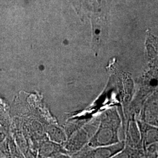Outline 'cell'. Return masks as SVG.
Here are the masks:
<instances>
[{
  "mask_svg": "<svg viewBox=\"0 0 158 158\" xmlns=\"http://www.w3.org/2000/svg\"><path fill=\"white\" fill-rule=\"evenodd\" d=\"M53 158H72V157H70L68 153H61L58 154L56 156H55Z\"/></svg>",
  "mask_w": 158,
  "mask_h": 158,
  "instance_id": "cell-10",
  "label": "cell"
},
{
  "mask_svg": "<svg viewBox=\"0 0 158 158\" xmlns=\"http://www.w3.org/2000/svg\"><path fill=\"white\" fill-rule=\"evenodd\" d=\"M47 134L51 141L60 145L64 143L68 139L63 130L56 125L49 127L47 130Z\"/></svg>",
  "mask_w": 158,
  "mask_h": 158,
  "instance_id": "cell-8",
  "label": "cell"
},
{
  "mask_svg": "<svg viewBox=\"0 0 158 158\" xmlns=\"http://www.w3.org/2000/svg\"><path fill=\"white\" fill-rule=\"evenodd\" d=\"M61 153H68L64 149L60 146V144L51 140L44 141L40 145V158H53Z\"/></svg>",
  "mask_w": 158,
  "mask_h": 158,
  "instance_id": "cell-7",
  "label": "cell"
},
{
  "mask_svg": "<svg viewBox=\"0 0 158 158\" xmlns=\"http://www.w3.org/2000/svg\"><path fill=\"white\" fill-rule=\"evenodd\" d=\"M136 120L141 133L142 149L147 150L153 145L158 143V127Z\"/></svg>",
  "mask_w": 158,
  "mask_h": 158,
  "instance_id": "cell-6",
  "label": "cell"
},
{
  "mask_svg": "<svg viewBox=\"0 0 158 158\" xmlns=\"http://www.w3.org/2000/svg\"><path fill=\"white\" fill-rule=\"evenodd\" d=\"M139 121L158 127V89L147 97L139 110Z\"/></svg>",
  "mask_w": 158,
  "mask_h": 158,
  "instance_id": "cell-4",
  "label": "cell"
},
{
  "mask_svg": "<svg viewBox=\"0 0 158 158\" xmlns=\"http://www.w3.org/2000/svg\"><path fill=\"white\" fill-rule=\"evenodd\" d=\"M121 124V118L116 110L106 111L102 115L96 131L87 145L91 148L105 147L121 141L119 138Z\"/></svg>",
  "mask_w": 158,
  "mask_h": 158,
  "instance_id": "cell-1",
  "label": "cell"
},
{
  "mask_svg": "<svg viewBox=\"0 0 158 158\" xmlns=\"http://www.w3.org/2000/svg\"><path fill=\"white\" fill-rule=\"evenodd\" d=\"M124 141L125 145H128L131 149H142L141 133L134 116H132L128 121Z\"/></svg>",
  "mask_w": 158,
  "mask_h": 158,
  "instance_id": "cell-5",
  "label": "cell"
},
{
  "mask_svg": "<svg viewBox=\"0 0 158 158\" xmlns=\"http://www.w3.org/2000/svg\"><path fill=\"white\" fill-rule=\"evenodd\" d=\"M111 158H131L130 152L125 147L124 149L117 153Z\"/></svg>",
  "mask_w": 158,
  "mask_h": 158,
  "instance_id": "cell-9",
  "label": "cell"
},
{
  "mask_svg": "<svg viewBox=\"0 0 158 158\" xmlns=\"http://www.w3.org/2000/svg\"></svg>",
  "mask_w": 158,
  "mask_h": 158,
  "instance_id": "cell-11",
  "label": "cell"
},
{
  "mask_svg": "<svg viewBox=\"0 0 158 158\" xmlns=\"http://www.w3.org/2000/svg\"><path fill=\"white\" fill-rule=\"evenodd\" d=\"M95 128V125H87L76 131L64 143L65 151L72 155L79 152L87 145L97 127Z\"/></svg>",
  "mask_w": 158,
  "mask_h": 158,
  "instance_id": "cell-2",
  "label": "cell"
},
{
  "mask_svg": "<svg viewBox=\"0 0 158 158\" xmlns=\"http://www.w3.org/2000/svg\"><path fill=\"white\" fill-rule=\"evenodd\" d=\"M124 141L105 147L91 148L85 145L79 152L72 155V158H111L123 150L125 147Z\"/></svg>",
  "mask_w": 158,
  "mask_h": 158,
  "instance_id": "cell-3",
  "label": "cell"
}]
</instances>
